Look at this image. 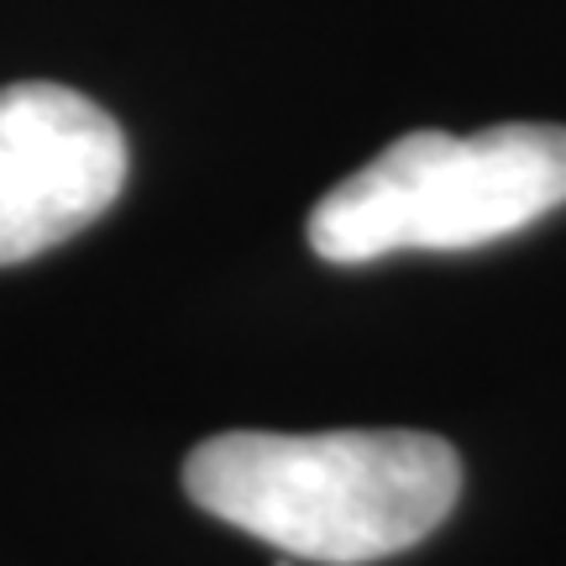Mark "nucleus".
<instances>
[{"label": "nucleus", "mask_w": 566, "mask_h": 566, "mask_svg": "<svg viewBox=\"0 0 566 566\" xmlns=\"http://www.w3.org/2000/svg\"><path fill=\"white\" fill-rule=\"evenodd\" d=\"M126 132L111 111L48 80L0 90V268L95 226L126 189Z\"/></svg>", "instance_id": "nucleus-3"}, {"label": "nucleus", "mask_w": 566, "mask_h": 566, "mask_svg": "<svg viewBox=\"0 0 566 566\" xmlns=\"http://www.w3.org/2000/svg\"><path fill=\"white\" fill-rule=\"evenodd\" d=\"M566 205V126L509 122L472 137L409 132L310 210V247L336 268L394 252H472Z\"/></svg>", "instance_id": "nucleus-2"}, {"label": "nucleus", "mask_w": 566, "mask_h": 566, "mask_svg": "<svg viewBox=\"0 0 566 566\" xmlns=\"http://www.w3.org/2000/svg\"><path fill=\"white\" fill-rule=\"evenodd\" d=\"M184 493L289 562L363 566L441 525L462 457L424 430H226L189 451Z\"/></svg>", "instance_id": "nucleus-1"}]
</instances>
